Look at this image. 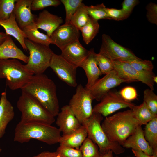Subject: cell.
Segmentation results:
<instances>
[{
  "instance_id": "obj_20",
  "label": "cell",
  "mask_w": 157,
  "mask_h": 157,
  "mask_svg": "<svg viewBox=\"0 0 157 157\" xmlns=\"http://www.w3.org/2000/svg\"><path fill=\"white\" fill-rule=\"evenodd\" d=\"M63 22L61 17L53 14L47 10L40 13L35 21L37 28L44 31L50 37Z\"/></svg>"
},
{
  "instance_id": "obj_18",
  "label": "cell",
  "mask_w": 157,
  "mask_h": 157,
  "mask_svg": "<svg viewBox=\"0 0 157 157\" xmlns=\"http://www.w3.org/2000/svg\"><path fill=\"white\" fill-rule=\"evenodd\" d=\"M124 148L141 151L149 156H153L152 148L146 140L141 126H138L134 132L125 141Z\"/></svg>"
},
{
  "instance_id": "obj_37",
  "label": "cell",
  "mask_w": 157,
  "mask_h": 157,
  "mask_svg": "<svg viewBox=\"0 0 157 157\" xmlns=\"http://www.w3.org/2000/svg\"><path fill=\"white\" fill-rule=\"evenodd\" d=\"M61 3L58 0H32L31 10L37 11L49 6L57 7Z\"/></svg>"
},
{
  "instance_id": "obj_24",
  "label": "cell",
  "mask_w": 157,
  "mask_h": 157,
  "mask_svg": "<svg viewBox=\"0 0 157 157\" xmlns=\"http://www.w3.org/2000/svg\"><path fill=\"white\" fill-rule=\"evenodd\" d=\"M88 137L85 127L81 125L74 132L69 135H63L59 143L60 146L79 149Z\"/></svg>"
},
{
  "instance_id": "obj_12",
  "label": "cell",
  "mask_w": 157,
  "mask_h": 157,
  "mask_svg": "<svg viewBox=\"0 0 157 157\" xmlns=\"http://www.w3.org/2000/svg\"><path fill=\"white\" fill-rule=\"evenodd\" d=\"M49 67L60 79L68 85L73 87L77 86V68L67 62L60 55L53 53Z\"/></svg>"
},
{
  "instance_id": "obj_4",
  "label": "cell",
  "mask_w": 157,
  "mask_h": 157,
  "mask_svg": "<svg viewBox=\"0 0 157 157\" xmlns=\"http://www.w3.org/2000/svg\"><path fill=\"white\" fill-rule=\"evenodd\" d=\"M103 119L101 115L93 112L90 117L82 124L86 130L88 137L97 146L102 154L109 151L116 155L124 153V148L118 143L110 141L106 134L101 123Z\"/></svg>"
},
{
  "instance_id": "obj_42",
  "label": "cell",
  "mask_w": 157,
  "mask_h": 157,
  "mask_svg": "<svg viewBox=\"0 0 157 157\" xmlns=\"http://www.w3.org/2000/svg\"><path fill=\"white\" fill-rule=\"evenodd\" d=\"M139 1L137 0H124L122 3V10L129 16L134 7L138 4Z\"/></svg>"
},
{
  "instance_id": "obj_16",
  "label": "cell",
  "mask_w": 157,
  "mask_h": 157,
  "mask_svg": "<svg viewBox=\"0 0 157 157\" xmlns=\"http://www.w3.org/2000/svg\"><path fill=\"white\" fill-rule=\"evenodd\" d=\"M89 52L80 43L79 40L69 44L61 51L62 57L76 68L80 65Z\"/></svg>"
},
{
  "instance_id": "obj_17",
  "label": "cell",
  "mask_w": 157,
  "mask_h": 157,
  "mask_svg": "<svg viewBox=\"0 0 157 157\" xmlns=\"http://www.w3.org/2000/svg\"><path fill=\"white\" fill-rule=\"evenodd\" d=\"M32 0H17L13 13L19 26L22 29L35 21L37 16L31 12Z\"/></svg>"
},
{
  "instance_id": "obj_25",
  "label": "cell",
  "mask_w": 157,
  "mask_h": 157,
  "mask_svg": "<svg viewBox=\"0 0 157 157\" xmlns=\"http://www.w3.org/2000/svg\"><path fill=\"white\" fill-rule=\"evenodd\" d=\"M38 29L34 22L26 26L22 30L27 38L33 42L49 46L52 44L50 37L47 34L40 32Z\"/></svg>"
},
{
  "instance_id": "obj_43",
  "label": "cell",
  "mask_w": 157,
  "mask_h": 157,
  "mask_svg": "<svg viewBox=\"0 0 157 157\" xmlns=\"http://www.w3.org/2000/svg\"><path fill=\"white\" fill-rule=\"evenodd\" d=\"M33 157H61L56 151L51 152L49 151H44L34 156Z\"/></svg>"
},
{
  "instance_id": "obj_21",
  "label": "cell",
  "mask_w": 157,
  "mask_h": 157,
  "mask_svg": "<svg viewBox=\"0 0 157 157\" xmlns=\"http://www.w3.org/2000/svg\"><path fill=\"white\" fill-rule=\"evenodd\" d=\"M9 58L19 60L27 63L29 57L17 47L11 36L8 35L4 41L0 45V59Z\"/></svg>"
},
{
  "instance_id": "obj_13",
  "label": "cell",
  "mask_w": 157,
  "mask_h": 157,
  "mask_svg": "<svg viewBox=\"0 0 157 157\" xmlns=\"http://www.w3.org/2000/svg\"><path fill=\"white\" fill-rule=\"evenodd\" d=\"M112 61L114 69L121 78L132 82L140 81L148 86L150 89L154 90V83L152 80L153 76H149L140 73L126 61Z\"/></svg>"
},
{
  "instance_id": "obj_29",
  "label": "cell",
  "mask_w": 157,
  "mask_h": 157,
  "mask_svg": "<svg viewBox=\"0 0 157 157\" xmlns=\"http://www.w3.org/2000/svg\"><path fill=\"white\" fill-rule=\"evenodd\" d=\"M89 17L86 6L82 3L72 16L70 24L79 31L87 23Z\"/></svg>"
},
{
  "instance_id": "obj_5",
  "label": "cell",
  "mask_w": 157,
  "mask_h": 157,
  "mask_svg": "<svg viewBox=\"0 0 157 157\" xmlns=\"http://www.w3.org/2000/svg\"><path fill=\"white\" fill-rule=\"evenodd\" d=\"M17 105L21 113L20 121L39 122L50 125L55 121L54 117L39 102L26 93L22 92Z\"/></svg>"
},
{
  "instance_id": "obj_35",
  "label": "cell",
  "mask_w": 157,
  "mask_h": 157,
  "mask_svg": "<svg viewBox=\"0 0 157 157\" xmlns=\"http://www.w3.org/2000/svg\"><path fill=\"white\" fill-rule=\"evenodd\" d=\"M143 95V101L152 113L157 115V95L150 88L144 91Z\"/></svg>"
},
{
  "instance_id": "obj_34",
  "label": "cell",
  "mask_w": 157,
  "mask_h": 157,
  "mask_svg": "<svg viewBox=\"0 0 157 157\" xmlns=\"http://www.w3.org/2000/svg\"><path fill=\"white\" fill-rule=\"evenodd\" d=\"M95 58L102 74H107L114 69L112 61L104 55L95 53Z\"/></svg>"
},
{
  "instance_id": "obj_6",
  "label": "cell",
  "mask_w": 157,
  "mask_h": 157,
  "mask_svg": "<svg viewBox=\"0 0 157 157\" xmlns=\"http://www.w3.org/2000/svg\"><path fill=\"white\" fill-rule=\"evenodd\" d=\"M33 75L17 59H0V79L6 78L12 90L21 89Z\"/></svg>"
},
{
  "instance_id": "obj_38",
  "label": "cell",
  "mask_w": 157,
  "mask_h": 157,
  "mask_svg": "<svg viewBox=\"0 0 157 157\" xmlns=\"http://www.w3.org/2000/svg\"><path fill=\"white\" fill-rule=\"evenodd\" d=\"M56 151L61 157H82L80 149L59 146Z\"/></svg>"
},
{
  "instance_id": "obj_47",
  "label": "cell",
  "mask_w": 157,
  "mask_h": 157,
  "mask_svg": "<svg viewBox=\"0 0 157 157\" xmlns=\"http://www.w3.org/2000/svg\"><path fill=\"white\" fill-rule=\"evenodd\" d=\"M152 80L153 82L154 83H157V76L155 75L153 76L152 77Z\"/></svg>"
},
{
  "instance_id": "obj_32",
  "label": "cell",
  "mask_w": 157,
  "mask_h": 157,
  "mask_svg": "<svg viewBox=\"0 0 157 157\" xmlns=\"http://www.w3.org/2000/svg\"><path fill=\"white\" fill-rule=\"evenodd\" d=\"M106 8L103 3L96 6H86L89 16L97 21L100 19L111 20L106 12Z\"/></svg>"
},
{
  "instance_id": "obj_7",
  "label": "cell",
  "mask_w": 157,
  "mask_h": 157,
  "mask_svg": "<svg viewBox=\"0 0 157 157\" xmlns=\"http://www.w3.org/2000/svg\"><path fill=\"white\" fill-rule=\"evenodd\" d=\"M24 41L29 53L26 67L34 75L43 74L49 67L54 53L49 46L33 42L27 38Z\"/></svg>"
},
{
  "instance_id": "obj_27",
  "label": "cell",
  "mask_w": 157,
  "mask_h": 157,
  "mask_svg": "<svg viewBox=\"0 0 157 157\" xmlns=\"http://www.w3.org/2000/svg\"><path fill=\"white\" fill-rule=\"evenodd\" d=\"M134 115L141 125H146L157 115L153 114L143 101L139 105H134L131 108Z\"/></svg>"
},
{
  "instance_id": "obj_45",
  "label": "cell",
  "mask_w": 157,
  "mask_h": 157,
  "mask_svg": "<svg viewBox=\"0 0 157 157\" xmlns=\"http://www.w3.org/2000/svg\"><path fill=\"white\" fill-rule=\"evenodd\" d=\"M7 35L6 33L0 31V45L4 41Z\"/></svg>"
},
{
  "instance_id": "obj_46",
  "label": "cell",
  "mask_w": 157,
  "mask_h": 157,
  "mask_svg": "<svg viewBox=\"0 0 157 157\" xmlns=\"http://www.w3.org/2000/svg\"><path fill=\"white\" fill-rule=\"evenodd\" d=\"M113 153L112 151H109L107 153L102 154L101 157H120L117 156H113Z\"/></svg>"
},
{
  "instance_id": "obj_3",
  "label": "cell",
  "mask_w": 157,
  "mask_h": 157,
  "mask_svg": "<svg viewBox=\"0 0 157 157\" xmlns=\"http://www.w3.org/2000/svg\"><path fill=\"white\" fill-rule=\"evenodd\" d=\"M61 136L58 128L51 125L20 121L15 128L14 140L23 143L35 139L51 145L58 143Z\"/></svg>"
},
{
  "instance_id": "obj_41",
  "label": "cell",
  "mask_w": 157,
  "mask_h": 157,
  "mask_svg": "<svg viewBox=\"0 0 157 157\" xmlns=\"http://www.w3.org/2000/svg\"><path fill=\"white\" fill-rule=\"evenodd\" d=\"M147 10L146 17L150 23L157 24V5L156 3L151 2L146 7Z\"/></svg>"
},
{
  "instance_id": "obj_31",
  "label": "cell",
  "mask_w": 157,
  "mask_h": 157,
  "mask_svg": "<svg viewBox=\"0 0 157 157\" xmlns=\"http://www.w3.org/2000/svg\"><path fill=\"white\" fill-rule=\"evenodd\" d=\"M82 157H101L97 146L87 137L79 148Z\"/></svg>"
},
{
  "instance_id": "obj_26",
  "label": "cell",
  "mask_w": 157,
  "mask_h": 157,
  "mask_svg": "<svg viewBox=\"0 0 157 157\" xmlns=\"http://www.w3.org/2000/svg\"><path fill=\"white\" fill-rule=\"evenodd\" d=\"M145 125L144 131V138L152 149V156L157 157V117Z\"/></svg>"
},
{
  "instance_id": "obj_22",
  "label": "cell",
  "mask_w": 157,
  "mask_h": 157,
  "mask_svg": "<svg viewBox=\"0 0 157 157\" xmlns=\"http://www.w3.org/2000/svg\"><path fill=\"white\" fill-rule=\"evenodd\" d=\"M14 115L13 107L8 100L6 92H2L0 99V139L4 135L8 124Z\"/></svg>"
},
{
  "instance_id": "obj_14",
  "label": "cell",
  "mask_w": 157,
  "mask_h": 157,
  "mask_svg": "<svg viewBox=\"0 0 157 157\" xmlns=\"http://www.w3.org/2000/svg\"><path fill=\"white\" fill-rule=\"evenodd\" d=\"M79 31L70 24L60 25L50 37L52 44L56 45L62 51L69 44L79 40Z\"/></svg>"
},
{
  "instance_id": "obj_1",
  "label": "cell",
  "mask_w": 157,
  "mask_h": 157,
  "mask_svg": "<svg viewBox=\"0 0 157 157\" xmlns=\"http://www.w3.org/2000/svg\"><path fill=\"white\" fill-rule=\"evenodd\" d=\"M21 89L37 100L53 117L57 115L59 106L56 86L47 75H33Z\"/></svg>"
},
{
  "instance_id": "obj_48",
  "label": "cell",
  "mask_w": 157,
  "mask_h": 157,
  "mask_svg": "<svg viewBox=\"0 0 157 157\" xmlns=\"http://www.w3.org/2000/svg\"><path fill=\"white\" fill-rule=\"evenodd\" d=\"M2 151V149H1V148H0V152H1Z\"/></svg>"
},
{
  "instance_id": "obj_30",
  "label": "cell",
  "mask_w": 157,
  "mask_h": 157,
  "mask_svg": "<svg viewBox=\"0 0 157 157\" xmlns=\"http://www.w3.org/2000/svg\"><path fill=\"white\" fill-rule=\"evenodd\" d=\"M124 61L129 63L140 73L151 76H155L153 71L154 65L151 61L139 58Z\"/></svg>"
},
{
  "instance_id": "obj_36",
  "label": "cell",
  "mask_w": 157,
  "mask_h": 157,
  "mask_svg": "<svg viewBox=\"0 0 157 157\" xmlns=\"http://www.w3.org/2000/svg\"><path fill=\"white\" fill-rule=\"evenodd\" d=\"M17 0H0V20L8 18L13 13Z\"/></svg>"
},
{
  "instance_id": "obj_2",
  "label": "cell",
  "mask_w": 157,
  "mask_h": 157,
  "mask_svg": "<svg viewBox=\"0 0 157 157\" xmlns=\"http://www.w3.org/2000/svg\"><path fill=\"white\" fill-rule=\"evenodd\" d=\"M139 126L141 125L131 109L106 117L101 124L109 139L121 146Z\"/></svg>"
},
{
  "instance_id": "obj_40",
  "label": "cell",
  "mask_w": 157,
  "mask_h": 157,
  "mask_svg": "<svg viewBox=\"0 0 157 157\" xmlns=\"http://www.w3.org/2000/svg\"><path fill=\"white\" fill-rule=\"evenodd\" d=\"M106 11L111 19L116 21L124 20L129 17L122 10L113 8H106Z\"/></svg>"
},
{
  "instance_id": "obj_39",
  "label": "cell",
  "mask_w": 157,
  "mask_h": 157,
  "mask_svg": "<svg viewBox=\"0 0 157 157\" xmlns=\"http://www.w3.org/2000/svg\"><path fill=\"white\" fill-rule=\"evenodd\" d=\"M121 97L124 100L131 102L137 99L138 94L136 89L131 86L125 87L119 92Z\"/></svg>"
},
{
  "instance_id": "obj_19",
  "label": "cell",
  "mask_w": 157,
  "mask_h": 157,
  "mask_svg": "<svg viewBox=\"0 0 157 157\" xmlns=\"http://www.w3.org/2000/svg\"><path fill=\"white\" fill-rule=\"evenodd\" d=\"M95 53L93 49L90 50L88 55L80 66L84 70L87 78V82L85 87L87 90L90 89L102 75L97 64Z\"/></svg>"
},
{
  "instance_id": "obj_33",
  "label": "cell",
  "mask_w": 157,
  "mask_h": 157,
  "mask_svg": "<svg viewBox=\"0 0 157 157\" xmlns=\"http://www.w3.org/2000/svg\"><path fill=\"white\" fill-rule=\"evenodd\" d=\"M66 12L65 22L64 24H70V19L78 8L83 3L82 0H61Z\"/></svg>"
},
{
  "instance_id": "obj_44",
  "label": "cell",
  "mask_w": 157,
  "mask_h": 157,
  "mask_svg": "<svg viewBox=\"0 0 157 157\" xmlns=\"http://www.w3.org/2000/svg\"><path fill=\"white\" fill-rule=\"evenodd\" d=\"M132 151L135 157H154L152 156H149L140 151L133 149H132Z\"/></svg>"
},
{
  "instance_id": "obj_28",
  "label": "cell",
  "mask_w": 157,
  "mask_h": 157,
  "mask_svg": "<svg viewBox=\"0 0 157 157\" xmlns=\"http://www.w3.org/2000/svg\"><path fill=\"white\" fill-rule=\"evenodd\" d=\"M99 28L98 21L90 17L87 23L80 30L86 44H89L95 38L99 32Z\"/></svg>"
},
{
  "instance_id": "obj_11",
  "label": "cell",
  "mask_w": 157,
  "mask_h": 157,
  "mask_svg": "<svg viewBox=\"0 0 157 157\" xmlns=\"http://www.w3.org/2000/svg\"><path fill=\"white\" fill-rule=\"evenodd\" d=\"M131 81L121 78L115 69L98 79L94 85L88 90L93 99L99 101L109 90L123 83Z\"/></svg>"
},
{
  "instance_id": "obj_9",
  "label": "cell",
  "mask_w": 157,
  "mask_h": 157,
  "mask_svg": "<svg viewBox=\"0 0 157 157\" xmlns=\"http://www.w3.org/2000/svg\"><path fill=\"white\" fill-rule=\"evenodd\" d=\"M99 102L93 108V112L106 117L120 109L126 108L131 109L135 105L123 99L119 92L114 88L109 90Z\"/></svg>"
},
{
  "instance_id": "obj_23",
  "label": "cell",
  "mask_w": 157,
  "mask_h": 157,
  "mask_svg": "<svg viewBox=\"0 0 157 157\" xmlns=\"http://www.w3.org/2000/svg\"><path fill=\"white\" fill-rule=\"evenodd\" d=\"M0 26L4 29L7 35L15 38L19 42L23 49L27 51L28 49L24 41V39L27 38V36L19 26L13 13L8 19L0 20Z\"/></svg>"
},
{
  "instance_id": "obj_10",
  "label": "cell",
  "mask_w": 157,
  "mask_h": 157,
  "mask_svg": "<svg viewBox=\"0 0 157 157\" xmlns=\"http://www.w3.org/2000/svg\"><path fill=\"white\" fill-rule=\"evenodd\" d=\"M99 53L111 60L127 61L139 58L131 50L116 43L106 34L102 35Z\"/></svg>"
},
{
  "instance_id": "obj_15",
  "label": "cell",
  "mask_w": 157,
  "mask_h": 157,
  "mask_svg": "<svg viewBox=\"0 0 157 157\" xmlns=\"http://www.w3.org/2000/svg\"><path fill=\"white\" fill-rule=\"evenodd\" d=\"M57 116L56 124L63 135H69L77 129L81 125L68 105L61 109Z\"/></svg>"
},
{
  "instance_id": "obj_8",
  "label": "cell",
  "mask_w": 157,
  "mask_h": 157,
  "mask_svg": "<svg viewBox=\"0 0 157 157\" xmlns=\"http://www.w3.org/2000/svg\"><path fill=\"white\" fill-rule=\"evenodd\" d=\"M93 100L88 90L81 84L77 85L76 92L70 100L68 105L81 124L92 113Z\"/></svg>"
}]
</instances>
